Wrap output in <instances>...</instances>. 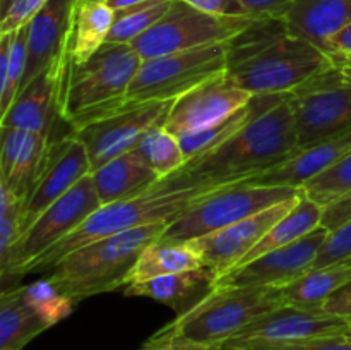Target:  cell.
<instances>
[{
	"instance_id": "obj_1",
	"label": "cell",
	"mask_w": 351,
	"mask_h": 350,
	"mask_svg": "<svg viewBox=\"0 0 351 350\" xmlns=\"http://www.w3.org/2000/svg\"><path fill=\"white\" fill-rule=\"evenodd\" d=\"M298 151L293 112L281 100L221 146L185 163L184 168L156 184L163 191L223 187L264 174L290 160Z\"/></svg>"
},
{
	"instance_id": "obj_2",
	"label": "cell",
	"mask_w": 351,
	"mask_h": 350,
	"mask_svg": "<svg viewBox=\"0 0 351 350\" xmlns=\"http://www.w3.org/2000/svg\"><path fill=\"white\" fill-rule=\"evenodd\" d=\"M226 48V75L252 96L287 95L335 62L312 41L288 33L281 19L256 21Z\"/></svg>"
},
{
	"instance_id": "obj_3",
	"label": "cell",
	"mask_w": 351,
	"mask_h": 350,
	"mask_svg": "<svg viewBox=\"0 0 351 350\" xmlns=\"http://www.w3.org/2000/svg\"><path fill=\"white\" fill-rule=\"evenodd\" d=\"M143 58L130 45L105 43L89 60L69 64L62 117L72 134L129 105V88Z\"/></svg>"
},
{
	"instance_id": "obj_4",
	"label": "cell",
	"mask_w": 351,
	"mask_h": 350,
	"mask_svg": "<svg viewBox=\"0 0 351 350\" xmlns=\"http://www.w3.org/2000/svg\"><path fill=\"white\" fill-rule=\"evenodd\" d=\"M168 225L170 222L153 223L79 247L51 268L48 280L75 304L93 295L119 290L127 285L141 253L160 239Z\"/></svg>"
},
{
	"instance_id": "obj_5",
	"label": "cell",
	"mask_w": 351,
	"mask_h": 350,
	"mask_svg": "<svg viewBox=\"0 0 351 350\" xmlns=\"http://www.w3.org/2000/svg\"><path fill=\"white\" fill-rule=\"evenodd\" d=\"M213 189L215 187L163 191V189H158L154 185L149 192L139 196V198L99 206L71 235L62 239L60 242L45 250L38 259H34L26 268L24 275L50 271L67 254L74 253L79 247L105 239V237L117 235V233L139 229V226L153 225V223L173 222L189 206L194 205L197 199H201Z\"/></svg>"
},
{
	"instance_id": "obj_6",
	"label": "cell",
	"mask_w": 351,
	"mask_h": 350,
	"mask_svg": "<svg viewBox=\"0 0 351 350\" xmlns=\"http://www.w3.org/2000/svg\"><path fill=\"white\" fill-rule=\"evenodd\" d=\"M281 288L215 287L197 305L170 323L182 336L204 345H223L259 316L283 305Z\"/></svg>"
},
{
	"instance_id": "obj_7",
	"label": "cell",
	"mask_w": 351,
	"mask_h": 350,
	"mask_svg": "<svg viewBox=\"0 0 351 350\" xmlns=\"http://www.w3.org/2000/svg\"><path fill=\"white\" fill-rule=\"evenodd\" d=\"M298 150L351 127V62H331L287 93Z\"/></svg>"
},
{
	"instance_id": "obj_8",
	"label": "cell",
	"mask_w": 351,
	"mask_h": 350,
	"mask_svg": "<svg viewBox=\"0 0 351 350\" xmlns=\"http://www.w3.org/2000/svg\"><path fill=\"white\" fill-rule=\"evenodd\" d=\"M300 192L302 189L247 185L242 182L215 187L170 222L161 239L194 240L209 235L287 199L297 198Z\"/></svg>"
},
{
	"instance_id": "obj_9",
	"label": "cell",
	"mask_w": 351,
	"mask_h": 350,
	"mask_svg": "<svg viewBox=\"0 0 351 350\" xmlns=\"http://www.w3.org/2000/svg\"><path fill=\"white\" fill-rule=\"evenodd\" d=\"M101 206L96 194L91 174L75 184L64 198L48 206L36 222L23 232L10 249L9 256L0 263L2 292L16 288L14 285L24 277L26 268L62 239L71 235Z\"/></svg>"
},
{
	"instance_id": "obj_10",
	"label": "cell",
	"mask_w": 351,
	"mask_h": 350,
	"mask_svg": "<svg viewBox=\"0 0 351 350\" xmlns=\"http://www.w3.org/2000/svg\"><path fill=\"white\" fill-rule=\"evenodd\" d=\"M257 17H225L202 12L184 0H173L168 12L149 31L130 43L143 60L228 43L249 30Z\"/></svg>"
},
{
	"instance_id": "obj_11",
	"label": "cell",
	"mask_w": 351,
	"mask_h": 350,
	"mask_svg": "<svg viewBox=\"0 0 351 350\" xmlns=\"http://www.w3.org/2000/svg\"><path fill=\"white\" fill-rule=\"evenodd\" d=\"M226 69V43L143 60L129 88L127 102H175Z\"/></svg>"
},
{
	"instance_id": "obj_12",
	"label": "cell",
	"mask_w": 351,
	"mask_h": 350,
	"mask_svg": "<svg viewBox=\"0 0 351 350\" xmlns=\"http://www.w3.org/2000/svg\"><path fill=\"white\" fill-rule=\"evenodd\" d=\"M171 105L173 102L129 103L74 132L88 150L91 172L134 150L151 127L165 124Z\"/></svg>"
},
{
	"instance_id": "obj_13",
	"label": "cell",
	"mask_w": 351,
	"mask_h": 350,
	"mask_svg": "<svg viewBox=\"0 0 351 350\" xmlns=\"http://www.w3.org/2000/svg\"><path fill=\"white\" fill-rule=\"evenodd\" d=\"M328 235V229L317 226L304 239L263 254L221 275L216 280V287H288L312 270L315 256Z\"/></svg>"
},
{
	"instance_id": "obj_14",
	"label": "cell",
	"mask_w": 351,
	"mask_h": 350,
	"mask_svg": "<svg viewBox=\"0 0 351 350\" xmlns=\"http://www.w3.org/2000/svg\"><path fill=\"white\" fill-rule=\"evenodd\" d=\"M300 198L302 192L297 198L271 206V208L249 216L242 222L233 223L226 229L191 240V244L201 254L204 266L218 275L219 278L221 275L239 266L240 261L264 239V235L297 206Z\"/></svg>"
},
{
	"instance_id": "obj_15",
	"label": "cell",
	"mask_w": 351,
	"mask_h": 350,
	"mask_svg": "<svg viewBox=\"0 0 351 350\" xmlns=\"http://www.w3.org/2000/svg\"><path fill=\"white\" fill-rule=\"evenodd\" d=\"M89 174H91V161H89L88 150L74 134H67L55 141L50 148L43 172L34 182L27 198L24 199L23 232H26L36 222L38 216L48 206L64 198Z\"/></svg>"
},
{
	"instance_id": "obj_16",
	"label": "cell",
	"mask_w": 351,
	"mask_h": 350,
	"mask_svg": "<svg viewBox=\"0 0 351 350\" xmlns=\"http://www.w3.org/2000/svg\"><path fill=\"white\" fill-rule=\"evenodd\" d=\"M350 325L345 318L326 312L324 309H304L283 304L259 316L228 342L276 345L319 336L345 335Z\"/></svg>"
},
{
	"instance_id": "obj_17",
	"label": "cell",
	"mask_w": 351,
	"mask_h": 350,
	"mask_svg": "<svg viewBox=\"0 0 351 350\" xmlns=\"http://www.w3.org/2000/svg\"><path fill=\"white\" fill-rule=\"evenodd\" d=\"M250 100L252 95L239 88L223 72L175 100L163 126L175 136L195 132L221 122Z\"/></svg>"
},
{
	"instance_id": "obj_18",
	"label": "cell",
	"mask_w": 351,
	"mask_h": 350,
	"mask_svg": "<svg viewBox=\"0 0 351 350\" xmlns=\"http://www.w3.org/2000/svg\"><path fill=\"white\" fill-rule=\"evenodd\" d=\"M67 69H48L21 89L10 108L0 117V127L29 130L51 141L64 137L58 134V127L65 126L69 129L62 117V95Z\"/></svg>"
},
{
	"instance_id": "obj_19",
	"label": "cell",
	"mask_w": 351,
	"mask_h": 350,
	"mask_svg": "<svg viewBox=\"0 0 351 350\" xmlns=\"http://www.w3.org/2000/svg\"><path fill=\"white\" fill-rule=\"evenodd\" d=\"M77 0H48L29 23L27 65L23 88L48 69H67V41Z\"/></svg>"
},
{
	"instance_id": "obj_20",
	"label": "cell",
	"mask_w": 351,
	"mask_h": 350,
	"mask_svg": "<svg viewBox=\"0 0 351 350\" xmlns=\"http://www.w3.org/2000/svg\"><path fill=\"white\" fill-rule=\"evenodd\" d=\"M351 150V127L298 150L290 160L264 174L242 180L247 185L302 189L308 180L329 170Z\"/></svg>"
},
{
	"instance_id": "obj_21",
	"label": "cell",
	"mask_w": 351,
	"mask_h": 350,
	"mask_svg": "<svg viewBox=\"0 0 351 350\" xmlns=\"http://www.w3.org/2000/svg\"><path fill=\"white\" fill-rule=\"evenodd\" d=\"M0 184L26 199L43 172L55 141L16 127H0Z\"/></svg>"
},
{
	"instance_id": "obj_22",
	"label": "cell",
	"mask_w": 351,
	"mask_h": 350,
	"mask_svg": "<svg viewBox=\"0 0 351 350\" xmlns=\"http://www.w3.org/2000/svg\"><path fill=\"white\" fill-rule=\"evenodd\" d=\"M216 280L218 275L202 266L197 270L167 275L141 283H130L127 285L123 294L129 297H147L168 305L177 312V316H182L215 290Z\"/></svg>"
},
{
	"instance_id": "obj_23",
	"label": "cell",
	"mask_w": 351,
	"mask_h": 350,
	"mask_svg": "<svg viewBox=\"0 0 351 350\" xmlns=\"http://www.w3.org/2000/svg\"><path fill=\"white\" fill-rule=\"evenodd\" d=\"M91 178L101 206L139 198L160 182L136 148L96 168Z\"/></svg>"
},
{
	"instance_id": "obj_24",
	"label": "cell",
	"mask_w": 351,
	"mask_h": 350,
	"mask_svg": "<svg viewBox=\"0 0 351 350\" xmlns=\"http://www.w3.org/2000/svg\"><path fill=\"white\" fill-rule=\"evenodd\" d=\"M280 19L288 33L322 50L331 34L351 23V0H295Z\"/></svg>"
},
{
	"instance_id": "obj_25",
	"label": "cell",
	"mask_w": 351,
	"mask_h": 350,
	"mask_svg": "<svg viewBox=\"0 0 351 350\" xmlns=\"http://www.w3.org/2000/svg\"><path fill=\"white\" fill-rule=\"evenodd\" d=\"M115 12L105 0H77L67 41V58L72 64L89 60L106 43Z\"/></svg>"
},
{
	"instance_id": "obj_26",
	"label": "cell",
	"mask_w": 351,
	"mask_h": 350,
	"mask_svg": "<svg viewBox=\"0 0 351 350\" xmlns=\"http://www.w3.org/2000/svg\"><path fill=\"white\" fill-rule=\"evenodd\" d=\"M202 266L204 263H202L201 254L195 250L191 240H167L160 237L151 242L137 257L127 285L141 283V281L182 273V271L197 270Z\"/></svg>"
},
{
	"instance_id": "obj_27",
	"label": "cell",
	"mask_w": 351,
	"mask_h": 350,
	"mask_svg": "<svg viewBox=\"0 0 351 350\" xmlns=\"http://www.w3.org/2000/svg\"><path fill=\"white\" fill-rule=\"evenodd\" d=\"M351 281V261L315 268L295 283L281 288L285 304L304 309H322L328 299Z\"/></svg>"
},
{
	"instance_id": "obj_28",
	"label": "cell",
	"mask_w": 351,
	"mask_h": 350,
	"mask_svg": "<svg viewBox=\"0 0 351 350\" xmlns=\"http://www.w3.org/2000/svg\"><path fill=\"white\" fill-rule=\"evenodd\" d=\"M322 213H324V208H322L321 205H317L315 201H312V199H308L307 196L302 192V198L300 201L297 202V206H295L287 216H283V218L264 235V239L261 240V242L257 244L242 261H240L239 266H242V264L249 263V261L252 259H257V257H261L263 254L276 250L280 249V247L290 246V244L304 239L305 235L314 232L317 226H321Z\"/></svg>"
},
{
	"instance_id": "obj_29",
	"label": "cell",
	"mask_w": 351,
	"mask_h": 350,
	"mask_svg": "<svg viewBox=\"0 0 351 350\" xmlns=\"http://www.w3.org/2000/svg\"><path fill=\"white\" fill-rule=\"evenodd\" d=\"M45 329L47 325L27 307L19 287L0 294V350H23Z\"/></svg>"
},
{
	"instance_id": "obj_30",
	"label": "cell",
	"mask_w": 351,
	"mask_h": 350,
	"mask_svg": "<svg viewBox=\"0 0 351 350\" xmlns=\"http://www.w3.org/2000/svg\"><path fill=\"white\" fill-rule=\"evenodd\" d=\"M29 24L14 33L0 34V117L10 108L23 88L27 65Z\"/></svg>"
},
{
	"instance_id": "obj_31",
	"label": "cell",
	"mask_w": 351,
	"mask_h": 350,
	"mask_svg": "<svg viewBox=\"0 0 351 350\" xmlns=\"http://www.w3.org/2000/svg\"><path fill=\"white\" fill-rule=\"evenodd\" d=\"M136 150L160 180L177 174L187 163L178 136L170 132L163 124L151 127L141 137Z\"/></svg>"
},
{
	"instance_id": "obj_32",
	"label": "cell",
	"mask_w": 351,
	"mask_h": 350,
	"mask_svg": "<svg viewBox=\"0 0 351 350\" xmlns=\"http://www.w3.org/2000/svg\"><path fill=\"white\" fill-rule=\"evenodd\" d=\"M173 0H146L127 9L117 10L115 23L106 43L130 45L149 31L170 9Z\"/></svg>"
},
{
	"instance_id": "obj_33",
	"label": "cell",
	"mask_w": 351,
	"mask_h": 350,
	"mask_svg": "<svg viewBox=\"0 0 351 350\" xmlns=\"http://www.w3.org/2000/svg\"><path fill=\"white\" fill-rule=\"evenodd\" d=\"M21 297L27 307L47 325V328L58 325L67 319L75 307V302L65 294H62L47 278L33 281L29 285L19 287Z\"/></svg>"
},
{
	"instance_id": "obj_34",
	"label": "cell",
	"mask_w": 351,
	"mask_h": 350,
	"mask_svg": "<svg viewBox=\"0 0 351 350\" xmlns=\"http://www.w3.org/2000/svg\"><path fill=\"white\" fill-rule=\"evenodd\" d=\"M302 192L308 199L321 205L322 208L332 205L343 196L351 192V150L329 170L308 180L302 187Z\"/></svg>"
},
{
	"instance_id": "obj_35",
	"label": "cell",
	"mask_w": 351,
	"mask_h": 350,
	"mask_svg": "<svg viewBox=\"0 0 351 350\" xmlns=\"http://www.w3.org/2000/svg\"><path fill=\"white\" fill-rule=\"evenodd\" d=\"M23 209L24 199L17 198L9 187L0 184V263L7 259L23 233Z\"/></svg>"
},
{
	"instance_id": "obj_36",
	"label": "cell",
	"mask_w": 351,
	"mask_h": 350,
	"mask_svg": "<svg viewBox=\"0 0 351 350\" xmlns=\"http://www.w3.org/2000/svg\"><path fill=\"white\" fill-rule=\"evenodd\" d=\"M223 350H351V342L343 335L319 336V338L298 340L290 343H276V345H259V343H235L226 342L221 345Z\"/></svg>"
},
{
	"instance_id": "obj_37",
	"label": "cell",
	"mask_w": 351,
	"mask_h": 350,
	"mask_svg": "<svg viewBox=\"0 0 351 350\" xmlns=\"http://www.w3.org/2000/svg\"><path fill=\"white\" fill-rule=\"evenodd\" d=\"M345 261H351V220L329 232L328 239L315 256L312 270Z\"/></svg>"
},
{
	"instance_id": "obj_38",
	"label": "cell",
	"mask_w": 351,
	"mask_h": 350,
	"mask_svg": "<svg viewBox=\"0 0 351 350\" xmlns=\"http://www.w3.org/2000/svg\"><path fill=\"white\" fill-rule=\"evenodd\" d=\"M48 0H0V34L14 33L29 24Z\"/></svg>"
},
{
	"instance_id": "obj_39",
	"label": "cell",
	"mask_w": 351,
	"mask_h": 350,
	"mask_svg": "<svg viewBox=\"0 0 351 350\" xmlns=\"http://www.w3.org/2000/svg\"><path fill=\"white\" fill-rule=\"evenodd\" d=\"M139 350H223L221 345H204L182 336L177 329L167 326L154 333Z\"/></svg>"
},
{
	"instance_id": "obj_40",
	"label": "cell",
	"mask_w": 351,
	"mask_h": 350,
	"mask_svg": "<svg viewBox=\"0 0 351 350\" xmlns=\"http://www.w3.org/2000/svg\"><path fill=\"white\" fill-rule=\"evenodd\" d=\"M189 5L202 10V12L213 14V16H225V17H239L250 16L247 12L242 0H184ZM254 17V16H252Z\"/></svg>"
},
{
	"instance_id": "obj_41",
	"label": "cell",
	"mask_w": 351,
	"mask_h": 350,
	"mask_svg": "<svg viewBox=\"0 0 351 350\" xmlns=\"http://www.w3.org/2000/svg\"><path fill=\"white\" fill-rule=\"evenodd\" d=\"M247 12L257 19H280L295 0H242Z\"/></svg>"
},
{
	"instance_id": "obj_42",
	"label": "cell",
	"mask_w": 351,
	"mask_h": 350,
	"mask_svg": "<svg viewBox=\"0 0 351 350\" xmlns=\"http://www.w3.org/2000/svg\"><path fill=\"white\" fill-rule=\"evenodd\" d=\"M348 220H351V192L343 196L341 199L335 201L332 205L326 206L324 213H322L321 225L331 232V230L338 229Z\"/></svg>"
},
{
	"instance_id": "obj_43",
	"label": "cell",
	"mask_w": 351,
	"mask_h": 350,
	"mask_svg": "<svg viewBox=\"0 0 351 350\" xmlns=\"http://www.w3.org/2000/svg\"><path fill=\"white\" fill-rule=\"evenodd\" d=\"M322 309L351 323V281L343 288H339L335 295H331Z\"/></svg>"
},
{
	"instance_id": "obj_44",
	"label": "cell",
	"mask_w": 351,
	"mask_h": 350,
	"mask_svg": "<svg viewBox=\"0 0 351 350\" xmlns=\"http://www.w3.org/2000/svg\"><path fill=\"white\" fill-rule=\"evenodd\" d=\"M105 2L108 3L112 9L122 10V9H127V7H130V5H136V3L146 2V0H105Z\"/></svg>"
},
{
	"instance_id": "obj_45",
	"label": "cell",
	"mask_w": 351,
	"mask_h": 350,
	"mask_svg": "<svg viewBox=\"0 0 351 350\" xmlns=\"http://www.w3.org/2000/svg\"><path fill=\"white\" fill-rule=\"evenodd\" d=\"M343 336H345L346 340H350V342H351V325H350V328L346 329V331H345V335H343Z\"/></svg>"
}]
</instances>
